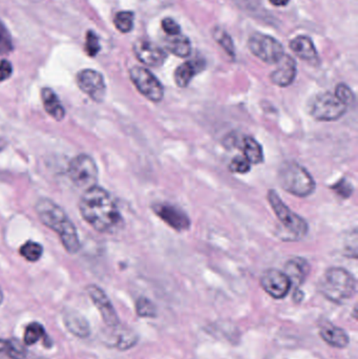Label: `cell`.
<instances>
[{
    "label": "cell",
    "mask_w": 358,
    "mask_h": 359,
    "mask_svg": "<svg viewBox=\"0 0 358 359\" xmlns=\"http://www.w3.org/2000/svg\"><path fill=\"white\" fill-rule=\"evenodd\" d=\"M88 297L92 299V304L96 306L98 311L100 312L103 322L109 328L116 329L120 326L119 316L111 304V299L107 297L106 293L97 286L90 285L86 288Z\"/></svg>",
    "instance_id": "obj_11"
},
{
    "label": "cell",
    "mask_w": 358,
    "mask_h": 359,
    "mask_svg": "<svg viewBox=\"0 0 358 359\" xmlns=\"http://www.w3.org/2000/svg\"><path fill=\"white\" fill-rule=\"evenodd\" d=\"M166 48L176 56L186 58L191 55V44L188 38L179 34L177 36H170V38L166 39Z\"/></svg>",
    "instance_id": "obj_23"
},
{
    "label": "cell",
    "mask_w": 358,
    "mask_h": 359,
    "mask_svg": "<svg viewBox=\"0 0 358 359\" xmlns=\"http://www.w3.org/2000/svg\"><path fill=\"white\" fill-rule=\"evenodd\" d=\"M334 94H336L338 98L340 99V101H343L348 107L354 102V94H353L351 88H349L348 86H346V84H338V86H336Z\"/></svg>",
    "instance_id": "obj_33"
},
{
    "label": "cell",
    "mask_w": 358,
    "mask_h": 359,
    "mask_svg": "<svg viewBox=\"0 0 358 359\" xmlns=\"http://www.w3.org/2000/svg\"><path fill=\"white\" fill-rule=\"evenodd\" d=\"M138 337L132 331H124L121 334L118 335L116 347L119 350H128L136 345Z\"/></svg>",
    "instance_id": "obj_32"
},
{
    "label": "cell",
    "mask_w": 358,
    "mask_h": 359,
    "mask_svg": "<svg viewBox=\"0 0 358 359\" xmlns=\"http://www.w3.org/2000/svg\"><path fill=\"white\" fill-rule=\"evenodd\" d=\"M248 48L254 56L269 65L279 62L285 55L284 46L279 40L261 33L252 35L248 40Z\"/></svg>",
    "instance_id": "obj_8"
},
{
    "label": "cell",
    "mask_w": 358,
    "mask_h": 359,
    "mask_svg": "<svg viewBox=\"0 0 358 359\" xmlns=\"http://www.w3.org/2000/svg\"><path fill=\"white\" fill-rule=\"evenodd\" d=\"M79 209L84 221L97 231L111 233L121 225L122 217L113 196L99 186L85 190Z\"/></svg>",
    "instance_id": "obj_1"
},
{
    "label": "cell",
    "mask_w": 358,
    "mask_h": 359,
    "mask_svg": "<svg viewBox=\"0 0 358 359\" xmlns=\"http://www.w3.org/2000/svg\"><path fill=\"white\" fill-rule=\"evenodd\" d=\"M332 189L343 198H349L353 192L352 185L345 179L340 180L336 185L332 186Z\"/></svg>",
    "instance_id": "obj_35"
},
{
    "label": "cell",
    "mask_w": 358,
    "mask_h": 359,
    "mask_svg": "<svg viewBox=\"0 0 358 359\" xmlns=\"http://www.w3.org/2000/svg\"><path fill=\"white\" fill-rule=\"evenodd\" d=\"M244 157L248 160L250 164H260L264 161V153L262 147L258 141L252 137H245L242 143Z\"/></svg>",
    "instance_id": "obj_24"
},
{
    "label": "cell",
    "mask_w": 358,
    "mask_h": 359,
    "mask_svg": "<svg viewBox=\"0 0 358 359\" xmlns=\"http://www.w3.org/2000/svg\"><path fill=\"white\" fill-rule=\"evenodd\" d=\"M261 285L266 293L275 299L287 297L292 287L288 276L277 269L266 270L261 278Z\"/></svg>",
    "instance_id": "obj_12"
},
{
    "label": "cell",
    "mask_w": 358,
    "mask_h": 359,
    "mask_svg": "<svg viewBox=\"0 0 358 359\" xmlns=\"http://www.w3.org/2000/svg\"><path fill=\"white\" fill-rule=\"evenodd\" d=\"M348 107L334 93L317 95L311 103L310 114L319 121H336L346 114Z\"/></svg>",
    "instance_id": "obj_7"
},
{
    "label": "cell",
    "mask_w": 358,
    "mask_h": 359,
    "mask_svg": "<svg viewBox=\"0 0 358 359\" xmlns=\"http://www.w3.org/2000/svg\"><path fill=\"white\" fill-rule=\"evenodd\" d=\"M13 50V40L6 25L0 21V55H6Z\"/></svg>",
    "instance_id": "obj_31"
},
{
    "label": "cell",
    "mask_w": 358,
    "mask_h": 359,
    "mask_svg": "<svg viewBox=\"0 0 358 359\" xmlns=\"http://www.w3.org/2000/svg\"><path fill=\"white\" fill-rule=\"evenodd\" d=\"M153 208L160 219H163L168 226L174 228L177 231H184L191 227V219L187 217L186 213L174 205L164 203V204L153 205Z\"/></svg>",
    "instance_id": "obj_14"
},
{
    "label": "cell",
    "mask_w": 358,
    "mask_h": 359,
    "mask_svg": "<svg viewBox=\"0 0 358 359\" xmlns=\"http://www.w3.org/2000/svg\"><path fill=\"white\" fill-rule=\"evenodd\" d=\"M13 67L10 61L6 59L0 60V82L6 81L12 76Z\"/></svg>",
    "instance_id": "obj_37"
},
{
    "label": "cell",
    "mask_w": 358,
    "mask_h": 359,
    "mask_svg": "<svg viewBox=\"0 0 358 359\" xmlns=\"http://www.w3.org/2000/svg\"><path fill=\"white\" fill-rule=\"evenodd\" d=\"M132 50L137 59L147 67H159L165 62L166 53L151 40L140 38L135 42Z\"/></svg>",
    "instance_id": "obj_13"
},
{
    "label": "cell",
    "mask_w": 358,
    "mask_h": 359,
    "mask_svg": "<svg viewBox=\"0 0 358 359\" xmlns=\"http://www.w3.org/2000/svg\"><path fill=\"white\" fill-rule=\"evenodd\" d=\"M214 39L216 40L219 44L228 53L230 56H235V46H233V40L230 36L227 34V32L223 29H216L214 32Z\"/></svg>",
    "instance_id": "obj_30"
},
{
    "label": "cell",
    "mask_w": 358,
    "mask_h": 359,
    "mask_svg": "<svg viewBox=\"0 0 358 359\" xmlns=\"http://www.w3.org/2000/svg\"><path fill=\"white\" fill-rule=\"evenodd\" d=\"M19 252H20L21 257H25L27 261L34 263V262L39 261L41 259L43 248L38 243L29 241L21 246Z\"/></svg>",
    "instance_id": "obj_26"
},
{
    "label": "cell",
    "mask_w": 358,
    "mask_h": 359,
    "mask_svg": "<svg viewBox=\"0 0 358 359\" xmlns=\"http://www.w3.org/2000/svg\"><path fill=\"white\" fill-rule=\"evenodd\" d=\"M64 324L67 326V330L75 335V337H81V339H85V337H90V328L88 325V320L80 316V314L76 313H67L65 314Z\"/></svg>",
    "instance_id": "obj_22"
},
{
    "label": "cell",
    "mask_w": 358,
    "mask_h": 359,
    "mask_svg": "<svg viewBox=\"0 0 358 359\" xmlns=\"http://www.w3.org/2000/svg\"><path fill=\"white\" fill-rule=\"evenodd\" d=\"M162 27L164 32L170 36H177L181 34V27L174 19L165 18L162 20Z\"/></svg>",
    "instance_id": "obj_36"
},
{
    "label": "cell",
    "mask_w": 358,
    "mask_h": 359,
    "mask_svg": "<svg viewBox=\"0 0 358 359\" xmlns=\"http://www.w3.org/2000/svg\"><path fill=\"white\" fill-rule=\"evenodd\" d=\"M134 13L130 11H122V12L117 13L113 19V23L117 29H119L121 33H130L134 29Z\"/></svg>",
    "instance_id": "obj_27"
},
{
    "label": "cell",
    "mask_w": 358,
    "mask_h": 359,
    "mask_svg": "<svg viewBox=\"0 0 358 359\" xmlns=\"http://www.w3.org/2000/svg\"><path fill=\"white\" fill-rule=\"evenodd\" d=\"M250 168H252V164L248 162L245 157H241V156L233 158L230 165H229V170L235 172V174H247Z\"/></svg>",
    "instance_id": "obj_34"
},
{
    "label": "cell",
    "mask_w": 358,
    "mask_h": 359,
    "mask_svg": "<svg viewBox=\"0 0 358 359\" xmlns=\"http://www.w3.org/2000/svg\"><path fill=\"white\" fill-rule=\"evenodd\" d=\"M136 312L140 318H156L157 316V309L153 302L143 297L137 301Z\"/></svg>",
    "instance_id": "obj_28"
},
{
    "label": "cell",
    "mask_w": 358,
    "mask_h": 359,
    "mask_svg": "<svg viewBox=\"0 0 358 359\" xmlns=\"http://www.w3.org/2000/svg\"><path fill=\"white\" fill-rule=\"evenodd\" d=\"M84 50L90 57H96L101 50L100 39L95 32L88 31L85 36Z\"/></svg>",
    "instance_id": "obj_29"
},
{
    "label": "cell",
    "mask_w": 358,
    "mask_h": 359,
    "mask_svg": "<svg viewBox=\"0 0 358 359\" xmlns=\"http://www.w3.org/2000/svg\"><path fill=\"white\" fill-rule=\"evenodd\" d=\"M279 183L285 191L300 198L315 192V182L306 168L296 162L282 164L279 170Z\"/></svg>",
    "instance_id": "obj_4"
},
{
    "label": "cell",
    "mask_w": 358,
    "mask_h": 359,
    "mask_svg": "<svg viewBox=\"0 0 358 359\" xmlns=\"http://www.w3.org/2000/svg\"><path fill=\"white\" fill-rule=\"evenodd\" d=\"M284 273L288 276L291 285L300 287L301 285L304 284L310 273V265L303 257H294L286 264Z\"/></svg>",
    "instance_id": "obj_16"
},
{
    "label": "cell",
    "mask_w": 358,
    "mask_h": 359,
    "mask_svg": "<svg viewBox=\"0 0 358 359\" xmlns=\"http://www.w3.org/2000/svg\"><path fill=\"white\" fill-rule=\"evenodd\" d=\"M36 212L42 224L58 234L67 252L74 255L79 251L80 241L77 229L59 205L50 198H41L36 204Z\"/></svg>",
    "instance_id": "obj_2"
},
{
    "label": "cell",
    "mask_w": 358,
    "mask_h": 359,
    "mask_svg": "<svg viewBox=\"0 0 358 359\" xmlns=\"http://www.w3.org/2000/svg\"><path fill=\"white\" fill-rule=\"evenodd\" d=\"M43 339V344H48V335L46 329L39 323H31L25 327V335H23V344L25 346L35 345L38 341Z\"/></svg>",
    "instance_id": "obj_25"
},
{
    "label": "cell",
    "mask_w": 358,
    "mask_h": 359,
    "mask_svg": "<svg viewBox=\"0 0 358 359\" xmlns=\"http://www.w3.org/2000/svg\"><path fill=\"white\" fill-rule=\"evenodd\" d=\"M41 98L46 113L57 121H61L65 116L64 107L61 104L54 90L48 88H43L41 90Z\"/></svg>",
    "instance_id": "obj_20"
},
{
    "label": "cell",
    "mask_w": 358,
    "mask_h": 359,
    "mask_svg": "<svg viewBox=\"0 0 358 359\" xmlns=\"http://www.w3.org/2000/svg\"><path fill=\"white\" fill-rule=\"evenodd\" d=\"M319 334H321L322 339L325 343H327L331 347L336 348V349H345V348L348 347L349 341H350L346 331L343 330L342 328H338L331 323H325L321 327Z\"/></svg>",
    "instance_id": "obj_18"
},
{
    "label": "cell",
    "mask_w": 358,
    "mask_h": 359,
    "mask_svg": "<svg viewBox=\"0 0 358 359\" xmlns=\"http://www.w3.org/2000/svg\"><path fill=\"white\" fill-rule=\"evenodd\" d=\"M290 0H270L271 4L275 6H285L289 4Z\"/></svg>",
    "instance_id": "obj_38"
},
{
    "label": "cell",
    "mask_w": 358,
    "mask_h": 359,
    "mask_svg": "<svg viewBox=\"0 0 358 359\" xmlns=\"http://www.w3.org/2000/svg\"><path fill=\"white\" fill-rule=\"evenodd\" d=\"M277 63H279V67L271 73V82L280 88H287V86H291L296 77V60L289 55L285 54Z\"/></svg>",
    "instance_id": "obj_15"
},
{
    "label": "cell",
    "mask_w": 358,
    "mask_h": 359,
    "mask_svg": "<svg viewBox=\"0 0 358 359\" xmlns=\"http://www.w3.org/2000/svg\"><path fill=\"white\" fill-rule=\"evenodd\" d=\"M268 201L277 215V219L283 224L284 228L296 238H303L308 233V224L300 215L291 210L275 190L268 192Z\"/></svg>",
    "instance_id": "obj_5"
},
{
    "label": "cell",
    "mask_w": 358,
    "mask_h": 359,
    "mask_svg": "<svg viewBox=\"0 0 358 359\" xmlns=\"http://www.w3.org/2000/svg\"><path fill=\"white\" fill-rule=\"evenodd\" d=\"M204 67H205V63L199 59L188 60L183 63L174 72V81H176L177 86L179 88H186L195 76L204 69Z\"/></svg>",
    "instance_id": "obj_19"
},
{
    "label": "cell",
    "mask_w": 358,
    "mask_h": 359,
    "mask_svg": "<svg viewBox=\"0 0 358 359\" xmlns=\"http://www.w3.org/2000/svg\"><path fill=\"white\" fill-rule=\"evenodd\" d=\"M2 302H4V293H2L1 288H0V306H1Z\"/></svg>",
    "instance_id": "obj_39"
},
{
    "label": "cell",
    "mask_w": 358,
    "mask_h": 359,
    "mask_svg": "<svg viewBox=\"0 0 358 359\" xmlns=\"http://www.w3.org/2000/svg\"><path fill=\"white\" fill-rule=\"evenodd\" d=\"M27 351L25 344L16 339H0V359H25Z\"/></svg>",
    "instance_id": "obj_21"
},
{
    "label": "cell",
    "mask_w": 358,
    "mask_h": 359,
    "mask_svg": "<svg viewBox=\"0 0 358 359\" xmlns=\"http://www.w3.org/2000/svg\"><path fill=\"white\" fill-rule=\"evenodd\" d=\"M67 172L74 185L81 189H90L96 186L98 168L94 159L85 154L77 156L69 162Z\"/></svg>",
    "instance_id": "obj_6"
},
{
    "label": "cell",
    "mask_w": 358,
    "mask_h": 359,
    "mask_svg": "<svg viewBox=\"0 0 358 359\" xmlns=\"http://www.w3.org/2000/svg\"><path fill=\"white\" fill-rule=\"evenodd\" d=\"M289 46L292 52L296 56L300 57L302 60L313 63V65H317V62H319V54H317V48H315L311 38L307 37V36H298L290 41Z\"/></svg>",
    "instance_id": "obj_17"
},
{
    "label": "cell",
    "mask_w": 358,
    "mask_h": 359,
    "mask_svg": "<svg viewBox=\"0 0 358 359\" xmlns=\"http://www.w3.org/2000/svg\"><path fill=\"white\" fill-rule=\"evenodd\" d=\"M319 290L332 303L344 304L357 293V280L344 268H330L319 280Z\"/></svg>",
    "instance_id": "obj_3"
},
{
    "label": "cell",
    "mask_w": 358,
    "mask_h": 359,
    "mask_svg": "<svg viewBox=\"0 0 358 359\" xmlns=\"http://www.w3.org/2000/svg\"><path fill=\"white\" fill-rule=\"evenodd\" d=\"M77 84L80 90L95 102H102L106 95L104 78L95 69H82L77 75Z\"/></svg>",
    "instance_id": "obj_10"
},
{
    "label": "cell",
    "mask_w": 358,
    "mask_h": 359,
    "mask_svg": "<svg viewBox=\"0 0 358 359\" xmlns=\"http://www.w3.org/2000/svg\"><path fill=\"white\" fill-rule=\"evenodd\" d=\"M130 77L137 90L149 100L160 102L164 98V88L161 82L149 69L142 67L130 69Z\"/></svg>",
    "instance_id": "obj_9"
}]
</instances>
